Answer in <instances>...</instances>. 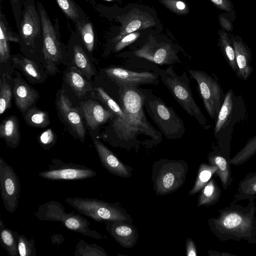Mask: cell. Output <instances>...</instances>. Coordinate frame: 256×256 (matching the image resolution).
I'll list each match as a JSON object with an SVG mask.
<instances>
[{
	"label": "cell",
	"instance_id": "cell-1",
	"mask_svg": "<svg viewBox=\"0 0 256 256\" xmlns=\"http://www.w3.org/2000/svg\"><path fill=\"white\" fill-rule=\"evenodd\" d=\"M118 87L120 106L126 114V119L112 118L110 129L118 145L133 146L141 142L140 136L150 142H158L162 133L148 120L144 107L145 94L139 86L116 84Z\"/></svg>",
	"mask_w": 256,
	"mask_h": 256
},
{
	"label": "cell",
	"instance_id": "cell-2",
	"mask_svg": "<svg viewBox=\"0 0 256 256\" xmlns=\"http://www.w3.org/2000/svg\"><path fill=\"white\" fill-rule=\"evenodd\" d=\"M156 70L162 83L184 110L206 129L207 120L194 98L190 80L186 73L184 72L181 75L178 74L172 65L168 66L166 69L156 67Z\"/></svg>",
	"mask_w": 256,
	"mask_h": 256
},
{
	"label": "cell",
	"instance_id": "cell-3",
	"mask_svg": "<svg viewBox=\"0 0 256 256\" xmlns=\"http://www.w3.org/2000/svg\"><path fill=\"white\" fill-rule=\"evenodd\" d=\"M142 89L145 94L144 109L159 130L170 140L182 138L186 132L184 124L174 108L151 90Z\"/></svg>",
	"mask_w": 256,
	"mask_h": 256
},
{
	"label": "cell",
	"instance_id": "cell-4",
	"mask_svg": "<svg viewBox=\"0 0 256 256\" xmlns=\"http://www.w3.org/2000/svg\"><path fill=\"white\" fill-rule=\"evenodd\" d=\"M34 216L40 220L60 222L66 228L85 236L96 240L104 237L95 230L90 228L88 220L74 212L67 213L64 208L59 202L51 200L40 205Z\"/></svg>",
	"mask_w": 256,
	"mask_h": 256
},
{
	"label": "cell",
	"instance_id": "cell-5",
	"mask_svg": "<svg viewBox=\"0 0 256 256\" xmlns=\"http://www.w3.org/2000/svg\"><path fill=\"white\" fill-rule=\"evenodd\" d=\"M188 164L182 160L162 159L153 164L152 181L158 196L173 192L184 184Z\"/></svg>",
	"mask_w": 256,
	"mask_h": 256
},
{
	"label": "cell",
	"instance_id": "cell-6",
	"mask_svg": "<svg viewBox=\"0 0 256 256\" xmlns=\"http://www.w3.org/2000/svg\"><path fill=\"white\" fill-rule=\"evenodd\" d=\"M79 213L96 222L123 220L132 222L130 216L117 204L88 198L73 197L65 199Z\"/></svg>",
	"mask_w": 256,
	"mask_h": 256
},
{
	"label": "cell",
	"instance_id": "cell-7",
	"mask_svg": "<svg viewBox=\"0 0 256 256\" xmlns=\"http://www.w3.org/2000/svg\"><path fill=\"white\" fill-rule=\"evenodd\" d=\"M190 76L198 84L200 96L210 116L216 120L224 99V94L216 78L204 71L190 69Z\"/></svg>",
	"mask_w": 256,
	"mask_h": 256
},
{
	"label": "cell",
	"instance_id": "cell-8",
	"mask_svg": "<svg viewBox=\"0 0 256 256\" xmlns=\"http://www.w3.org/2000/svg\"><path fill=\"white\" fill-rule=\"evenodd\" d=\"M37 8L42 26L46 67L48 72L52 75L58 72V64L62 56L61 46L56 28L44 8L39 2H37Z\"/></svg>",
	"mask_w": 256,
	"mask_h": 256
},
{
	"label": "cell",
	"instance_id": "cell-9",
	"mask_svg": "<svg viewBox=\"0 0 256 256\" xmlns=\"http://www.w3.org/2000/svg\"><path fill=\"white\" fill-rule=\"evenodd\" d=\"M38 176L50 180H75L93 178L97 175L92 168L73 162L52 158L48 168L39 172Z\"/></svg>",
	"mask_w": 256,
	"mask_h": 256
},
{
	"label": "cell",
	"instance_id": "cell-10",
	"mask_svg": "<svg viewBox=\"0 0 256 256\" xmlns=\"http://www.w3.org/2000/svg\"><path fill=\"white\" fill-rule=\"evenodd\" d=\"M0 190L4 208L8 212H14L20 197V182L13 168L2 157L0 158Z\"/></svg>",
	"mask_w": 256,
	"mask_h": 256
},
{
	"label": "cell",
	"instance_id": "cell-11",
	"mask_svg": "<svg viewBox=\"0 0 256 256\" xmlns=\"http://www.w3.org/2000/svg\"><path fill=\"white\" fill-rule=\"evenodd\" d=\"M106 76L116 84L140 86L142 84L158 85L159 76L154 72H138L120 66H110L104 69Z\"/></svg>",
	"mask_w": 256,
	"mask_h": 256
},
{
	"label": "cell",
	"instance_id": "cell-12",
	"mask_svg": "<svg viewBox=\"0 0 256 256\" xmlns=\"http://www.w3.org/2000/svg\"><path fill=\"white\" fill-rule=\"evenodd\" d=\"M19 32L24 44L34 46L42 30V22L32 0H24Z\"/></svg>",
	"mask_w": 256,
	"mask_h": 256
},
{
	"label": "cell",
	"instance_id": "cell-13",
	"mask_svg": "<svg viewBox=\"0 0 256 256\" xmlns=\"http://www.w3.org/2000/svg\"><path fill=\"white\" fill-rule=\"evenodd\" d=\"M134 54L158 65H172L181 63L176 52L168 44L156 47L147 42L140 48L136 50Z\"/></svg>",
	"mask_w": 256,
	"mask_h": 256
},
{
	"label": "cell",
	"instance_id": "cell-14",
	"mask_svg": "<svg viewBox=\"0 0 256 256\" xmlns=\"http://www.w3.org/2000/svg\"><path fill=\"white\" fill-rule=\"evenodd\" d=\"M93 142L102 166L110 173L127 178L132 175V168L122 163L108 147L96 138Z\"/></svg>",
	"mask_w": 256,
	"mask_h": 256
},
{
	"label": "cell",
	"instance_id": "cell-15",
	"mask_svg": "<svg viewBox=\"0 0 256 256\" xmlns=\"http://www.w3.org/2000/svg\"><path fill=\"white\" fill-rule=\"evenodd\" d=\"M106 229L111 236L122 247L132 248L138 240L136 228L131 222L123 220L104 221Z\"/></svg>",
	"mask_w": 256,
	"mask_h": 256
},
{
	"label": "cell",
	"instance_id": "cell-16",
	"mask_svg": "<svg viewBox=\"0 0 256 256\" xmlns=\"http://www.w3.org/2000/svg\"><path fill=\"white\" fill-rule=\"evenodd\" d=\"M57 106L64 120L75 132L79 140L84 143L86 138V129L82 118L78 109L72 106L64 90L59 94Z\"/></svg>",
	"mask_w": 256,
	"mask_h": 256
},
{
	"label": "cell",
	"instance_id": "cell-17",
	"mask_svg": "<svg viewBox=\"0 0 256 256\" xmlns=\"http://www.w3.org/2000/svg\"><path fill=\"white\" fill-rule=\"evenodd\" d=\"M80 109L87 125L92 130L97 128L116 116L110 110L91 100L81 102Z\"/></svg>",
	"mask_w": 256,
	"mask_h": 256
},
{
	"label": "cell",
	"instance_id": "cell-18",
	"mask_svg": "<svg viewBox=\"0 0 256 256\" xmlns=\"http://www.w3.org/2000/svg\"><path fill=\"white\" fill-rule=\"evenodd\" d=\"M235 52V58L238 68L237 76L246 80L253 71L250 66L252 53L248 46L238 36H232Z\"/></svg>",
	"mask_w": 256,
	"mask_h": 256
},
{
	"label": "cell",
	"instance_id": "cell-19",
	"mask_svg": "<svg viewBox=\"0 0 256 256\" xmlns=\"http://www.w3.org/2000/svg\"><path fill=\"white\" fill-rule=\"evenodd\" d=\"M13 94L14 103L22 112H24L38 98V93L22 78L14 80Z\"/></svg>",
	"mask_w": 256,
	"mask_h": 256
},
{
	"label": "cell",
	"instance_id": "cell-20",
	"mask_svg": "<svg viewBox=\"0 0 256 256\" xmlns=\"http://www.w3.org/2000/svg\"><path fill=\"white\" fill-rule=\"evenodd\" d=\"M209 220L213 222H210L209 224L212 230L224 228V230H228V232H244V230L243 228H250V224L248 221L246 220L244 217L241 215L239 212H230L226 213L224 216L218 219H212Z\"/></svg>",
	"mask_w": 256,
	"mask_h": 256
},
{
	"label": "cell",
	"instance_id": "cell-21",
	"mask_svg": "<svg viewBox=\"0 0 256 256\" xmlns=\"http://www.w3.org/2000/svg\"><path fill=\"white\" fill-rule=\"evenodd\" d=\"M155 22L153 19L142 12H132L129 14L124 22L119 34L114 39L116 43L126 35L138 30L152 26Z\"/></svg>",
	"mask_w": 256,
	"mask_h": 256
},
{
	"label": "cell",
	"instance_id": "cell-22",
	"mask_svg": "<svg viewBox=\"0 0 256 256\" xmlns=\"http://www.w3.org/2000/svg\"><path fill=\"white\" fill-rule=\"evenodd\" d=\"M0 136L10 148H16L19 145L20 135L17 117L10 116L2 120L0 125Z\"/></svg>",
	"mask_w": 256,
	"mask_h": 256
},
{
	"label": "cell",
	"instance_id": "cell-23",
	"mask_svg": "<svg viewBox=\"0 0 256 256\" xmlns=\"http://www.w3.org/2000/svg\"><path fill=\"white\" fill-rule=\"evenodd\" d=\"M236 108V98L233 91L230 89L225 95L224 100L216 119L214 128V134H218L228 126Z\"/></svg>",
	"mask_w": 256,
	"mask_h": 256
},
{
	"label": "cell",
	"instance_id": "cell-24",
	"mask_svg": "<svg viewBox=\"0 0 256 256\" xmlns=\"http://www.w3.org/2000/svg\"><path fill=\"white\" fill-rule=\"evenodd\" d=\"M18 36L10 28L4 15L0 12V62L4 64L10 58V42H18Z\"/></svg>",
	"mask_w": 256,
	"mask_h": 256
},
{
	"label": "cell",
	"instance_id": "cell-25",
	"mask_svg": "<svg viewBox=\"0 0 256 256\" xmlns=\"http://www.w3.org/2000/svg\"><path fill=\"white\" fill-rule=\"evenodd\" d=\"M65 80L78 97L83 96L92 90L91 84L84 78L82 74L74 68H70L66 72Z\"/></svg>",
	"mask_w": 256,
	"mask_h": 256
},
{
	"label": "cell",
	"instance_id": "cell-26",
	"mask_svg": "<svg viewBox=\"0 0 256 256\" xmlns=\"http://www.w3.org/2000/svg\"><path fill=\"white\" fill-rule=\"evenodd\" d=\"M218 44L222 54L232 70L237 74L238 68L236 64L235 52L232 36L223 30H218Z\"/></svg>",
	"mask_w": 256,
	"mask_h": 256
},
{
	"label": "cell",
	"instance_id": "cell-27",
	"mask_svg": "<svg viewBox=\"0 0 256 256\" xmlns=\"http://www.w3.org/2000/svg\"><path fill=\"white\" fill-rule=\"evenodd\" d=\"M18 236L16 231L5 228L4 222L0 218V242L10 256H20L18 250Z\"/></svg>",
	"mask_w": 256,
	"mask_h": 256
},
{
	"label": "cell",
	"instance_id": "cell-28",
	"mask_svg": "<svg viewBox=\"0 0 256 256\" xmlns=\"http://www.w3.org/2000/svg\"><path fill=\"white\" fill-rule=\"evenodd\" d=\"M12 60L15 66L20 69L30 80L38 82L41 80V74L34 62L21 56H14Z\"/></svg>",
	"mask_w": 256,
	"mask_h": 256
},
{
	"label": "cell",
	"instance_id": "cell-29",
	"mask_svg": "<svg viewBox=\"0 0 256 256\" xmlns=\"http://www.w3.org/2000/svg\"><path fill=\"white\" fill-rule=\"evenodd\" d=\"M208 159L210 164L217 167L216 174L219 176L223 188L226 190L232 182L228 163L224 158L213 152L208 154Z\"/></svg>",
	"mask_w": 256,
	"mask_h": 256
},
{
	"label": "cell",
	"instance_id": "cell-30",
	"mask_svg": "<svg viewBox=\"0 0 256 256\" xmlns=\"http://www.w3.org/2000/svg\"><path fill=\"white\" fill-rule=\"evenodd\" d=\"M221 190L214 178H210L208 184L201 190L199 196L198 206H204L208 207L214 204L218 200Z\"/></svg>",
	"mask_w": 256,
	"mask_h": 256
},
{
	"label": "cell",
	"instance_id": "cell-31",
	"mask_svg": "<svg viewBox=\"0 0 256 256\" xmlns=\"http://www.w3.org/2000/svg\"><path fill=\"white\" fill-rule=\"evenodd\" d=\"M218 170L216 166L202 163L198 170L197 176L192 189L188 192L189 196L195 194L200 192L208 184L212 176Z\"/></svg>",
	"mask_w": 256,
	"mask_h": 256
},
{
	"label": "cell",
	"instance_id": "cell-32",
	"mask_svg": "<svg viewBox=\"0 0 256 256\" xmlns=\"http://www.w3.org/2000/svg\"><path fill=\"white\" fill-rule=\"evenodd\" d=\"M73 50L74 63L76 67L82 74L90 78L94 74V72L86 54L78 44L75 45Z\"/></svg>",
	"mask_w": 256,
	"mask_h": 256
},
{
	"label": "cell",
	"instance_id": "cell-33",
	"mask_svg": "<svg viewBox=\"0 0 256 256\" xmlns=\"http://www.w3.org/2000/svg\"><path fill=\"white\" fill-rule=\"evenodd\" d=\"M24 112V120L31 126L44 128L50 124L48 114L44 111L37 108H31Z\"/></svg>",
	"mask_w": 256,
	"mask_h": 256
},
{
	"label": "cell",
	"instance_id": "cell-34",
	"mask_svg": "<svg viewBox=\"0 0 256 256\" xmlns=\"http://www.w3.org/2000/svg\"><path fill=\"white\" fill-rule=\"evenodd\" d=\"M238 198H248L256 195V172L250 173L242 180L238 189Z\"/></svg>",
	"mask_w": 256,
	"mask_h": 256
},
{
	"label": "cell",
	"instance_id": "cell-35",
	"mask_svg": "<svg viewBox=\"0 0 256 256\" xmlns=\"http://www.w3.org/2000/svg\"><path fill=\"white\" fill-rule=\"evenodd\" d=\"M96 92L98 98L116 116L115 118L121 120L126 119V114L120 106L102 88L98 87Z\"/></svg>",
	"mask_w": 256,
	"mask_h": 256
},
{
	"label": "cell",
	"instance_id": "cell-36",
	"mask_svg": "<svg viewBox=\"0 0 256 256\" xmlns=\"http://www.w3.org/2000/svg\"><path fill=\"white\" fill-rule=\"evenodd\" d=\"M75 256H108L105 250L96 244H90L84 240L78 241L74 252Z\"/></svg>",
	"mask_w": 256,
	"mask_h": 256
},
{
	"label": "cell",
	"instance_id": "cell-37",
	"mask_svg": "<svg viewBox=\"0 0 256 256\" xmlns=\"http://www.w3.org/2000/svg\"><path fill=\"white\" fill-rule=\"evenodd\" d=\"M256 154V136L251 138L228 162L234 165L242 164Z\"/></svg>",
	"mask_w": 256,
	"mask_h": 256
},
{
	"label": "cell",
	"instance_id": "cell-38",
	"mask_svg": "<svg viewBox=\"0 0 256 256\" xmlns=\"http://www.w3.org/2000/svg\"><path fill=\"white\" fill-rule=\"evenodd\" d=\"M76 23L85 46L89 52H92L94 43V35L92 24L83 22H77Z\"/></svg>",
	"mask_w": 256,
	"mask_h": 256
},
{
	"label": "cell",
	"instance_id": "cell-39",
	"mask_svg": "<svg viewBox=\"0 0 256 256\" xmlns=\"http://www.w3.org/2000/svg\"><path fill=\"white\" fill-rule=\"evenodd\" d=\"M12 93L10 86L6 82L4 76L0 83V114H2L11 106Z\"/></svg>",
	"mask_w": 256,
	"mask_h": 256
},
{
	"label": "cell",
	"instance_id": "cell-40",
	"mask_svg": "<svg viewBox=\"0 0 256 256\" xmlns=\"http://www.w3.org/2000/svg\"><path fill=\"white\" fill-rule=\"evenodd\" d=\"M63 12L76 23L80 21V14L77 5L73 0H56Z\"/></svg>",
	"mask_w": 256,
	"mask_h": 256
},
{
	"label": "cell",
	"instance_id": "cell-41",
	"mask_svg": "<svg viewBox=\"0 0 256 256\" xmlns=\"http://www.w3.org/2000/svg\"><path fill=\"white\" fill-rule=\"evenodd\" d=\"M18 240L20 256H36L35 241L33 238L28 240L24 235L18 234Z\"/></svg>",
	"mask_w": 256,
	"mask_h": 256
},
{
	"label": "cell",
	"instance_id": "cell-42",
	"mask_svg": "<svg viewBox=\"0 0 256 256\" xmlns=\"http://www.w3.org/2000/svg\"><path fill=\"white\" fill-rule=\"evenodd\" d=\"M166 8L178 14H186L189 12L187 4L182 0H159Z\"/></svg>",
	"mask_w": 256,
	"mask_h": 256
},
{
	"label": "cell",
	"instance_id": "cell-43",
	"mask_svg": "<svg viewBox=\"0 0 256 256\" xmlns=\"http://www.w3.org/2000/svg\"><path fill=\"white\" fill-rule=\"evenodd\" d=\"M236 18V12L234 10L220 14L218 20L222 30L226 32H232L234 28L233 22Z\"/></svg>",
	"mask_w": 256,
	"mask_h": 256
},
{
	"label": "cell",
	"instance_id": "cell-44",
	"mask_svg": "<svg viewBox=\"0 0 256 256\" xmlns=\"http://www.w3.org/2000/svg\"><path fill=\"white\" fill-rule=\"evenodd\" d=\"M40 145L48 150L52 147L56 142V136L52 130L48 128L42 132L38 138Z\"/></svg>",
	"mask_w": 256,
	"mask_h": 256
},
{
	"label": "cell",
	"instance_id": "cell-45",
	"mask_svg": "<svg viewBox=\"0 0 256 256\" xmlns=\"http://www.w3.org/2000/svg\"><path fill=\"white\" fill-rule=\"evenodd\" d=\"M140 36L138 32H132L122 37L116 43L114 50L118 52L135 41Z\"/></svg>",
	"mask_w": 256,
	"mask_h": 256
},
{
	"label": "cell",
	"instance_id": "cell-46",
	"mask_svg": "<svg viewBox=\"0 0 256 256\" xmlns=\"http://www.w3.org/2000/svg\"><path fill=\"white\" fill-rule=\"evenodd\" d=\"M13 13L15 16L18 30H20V22L22 20L21 6L20 0H10Z\"/></svg>",
	"mask_w": 256,
	"mask_h": 256
},
{
	"label": "cell",
	"instance_id": "cell-47",
	"mask_svg": "<svg viewBox=\"0 0 256 256\" xmlns=\"http://www.w3.org/2000/svg\"><path fill=\"white\" fill-rule=\"evenodd\" d=\"M218 9L226 12L234 10V5L230 0H210Z\"/></svg>",
	"mask_w": 256,
	"mask_h": 256
},
{
	"label": "cell",
	"instance_id": "cell-48",
	"mask_svg": "<svg viewBox=\"0 0 256 256\" xmlns=\"http://www.w3.org/2000/svg\"><path fill=\"white\" fill-rule=\"evenodd\" d=\"M186 255L188 256H196L197 252L194 242L190 238H188L186 244Z\"/></svg>",
	"mask_w": 256,
	"mask_h": 256
},
{
	"label": "cell",
	"instance_id": "cell-49",
	"mask_svg": "<svg viewBox=\"0 0 256 256\" xmlns=\"http://www.w3.org/2000/svg\"><path fill=\"white\" fill-rule=\"evenodd\" d=\"M51 242L53 244L59 246L62 243L65 239L61 234H54L50 236Z\"/></svg>",
	"mask_w": 256,
	"mask_h": 256
},
{
	"label": "cell",
	"instance_id": "cell-50",
	"mask_svg": "<svg viewBox=\"0 0 256 256\" xmlns=\"http://www.w3.org/2000/svg\"><path fill=\"white\" fill-rule=\"evenodd\" d=\"M106 0L111 1V0Z\"/></svg>",
	"mask_w": 256,
	"mask_h": 256
},
{
	"label": "cell",
	"instance_id": "cell-51",
	"mask_svg": "<svg viewBox=\"0 0 256 256\" xmlns=\"http://www.w3.org/2000/svg\"></svg>",
	"mask_w": 256,
	"mask_h": 256
}]
</instances>
